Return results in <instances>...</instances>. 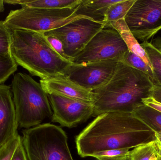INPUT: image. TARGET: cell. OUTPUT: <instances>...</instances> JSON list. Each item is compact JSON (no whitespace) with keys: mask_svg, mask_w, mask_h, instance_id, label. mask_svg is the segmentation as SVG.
I'll return each mask as SVG.
<instances>
[{"mask_svg":"<svg viewBox=\"0 0 161 160\" xmlns=\"http://www.w3.org/2000/svg\"><path fill=\"white\" fill-rule=\"evenodd\" d=\"M155 141V133L132 113H106L97 116L75 138L78 154L92 157L101 151L133 149Z\"/></svg>","mask_w":161,"mask_h":160,"instance_id":"obj_1","label":"cell"},{"mask_svg":"<svg viewBox=\"0 0 161 160\" xmlns=\"http://www.w3.org/2000/svg\"><path fill=\"white\" fill-rule=\"evenodd\" d=\"M154 84L143 72L120 61L110 80L92 91V116L109 112L132 113L152 97Z\"/></svg>","mask_w":161,"mask_h":160,"instance_id":"obj_2","label":"cell"},{"mask_svg":"<svg viewBox=\"0 0 161 160\" xmlns=\"http://www.w3.org/2000/svg\"><path fill=\"white\" fill-rule=\"evenodd\" d=\"M10 54L18 65L41 80L64 75L73 64L57 53L44 33L35 31H12Z\"/></svg>","mask_w":161,"mask_h":160,"instance_id":"obj_3","label":"cell"},{"mask_svg":"<svg viewBox=\"0 0 161 160\" xmlns=\"http://www.w3.org/2000/svg\"><path fill=\"white\" fill-rule=\"evenodd\" d=\"M19 127L25 129L41 125L53 116L48 94L40 83L26 73L19 72L11 85Z\"/></svg>","mask_w":161,"mask_h":160,"instance_id":"obj_4","label":"cell"},{"mask_svg":"<svg viewBox=\"0 0 161 160\" xmlns=\"http://www.w3.org/2000/svg\"><path fill=\"white\" fill-rule=\"evenodd\" d=\"M28 160H74L65 132L58 126L41 124L22 132Z\"/></svg>","mask_w":161,"mask_h":160,"instance_id":"obj_5","label":"cell"},{"mask_svg":"<svg viewBox=\"0 0 161 160\" xmlns=\"http://www.w3.org/2000/svg\"><path fill=\"white\" fill-rule=\"evenodd\" d=\"M76 10V8L49 9L22 7L11 10L4 22L7 27L12 31L27 30L44 33L76 20L88 18L77 15Z\"/></svg>","mask_w":161,"mask_h":160,"instance_id":"obj_6","label":"cell"},{"mask_svg":"<svg viewBox=\"0 0 161 160\" xmlns=\"http://www.w3.org/2000/svg\"><path fill=\"white\" fill-rule=\"evenodd\" d=\"M128 49L120 34L112 27H104L72 61L75 65L110 59L121 60Z\"/></svg>","mask_w":161,"mask_h":160,"instance_id":"obj_7","label":"cell"},{"mask_svg":"<svg viewBox=\"0 0 161 160\" xmlns=\"http://www.w3.org/2000/svg\"><path fill=\"white\" fill-rule=\"evenodd\" d=\"M124 19L136 39L148 41L161 30V0H136Z\"/></svg>","mask_w":161,"mask_h":160,"instance_id":"obj_8","label":"cell"},{"mask_svg":"<svg viewBox=\"0 0 161 160\" xmlns=\"http://www.w3.org/2000/svg\"><path fill=\"white\" fill-rule=\"evenodd\" d=\"M105 27L103 23L82 18L44 34L53 35L63 44L65 53L72 63L90 40Z\"/></svg>","mask_w":161,"mask_h":160,"instance_id":"obj_9","label":"cell"},{"mask_svg":"<svg viewBox=\"0 0 161 160\" xmlns=\"http://www.w3.org/2000/svg\"><path fill=\"white\" fill-rule=\"evenodd\" d=\"M119 62V59H110L81 65L73 64L64 75L83 88L93 91L110 80Z\"/></svg>","mask_w":161,"mask_h":160,"instance_id":"obj_10","label":"cell"},{"mask_svg":"<svg viewBox=\"0 0 161 160\" xmlns=\"http://www.w3.org/2000/svg\"><path fill=\"white\" fill-rule=\"evenodd\" d=\"M53 111L52 121L71 128L92 116V103L58 95H48Z\"/></svg>","mask_w":161,"mask_h":160,"instance_id":"obj_11","label":"cell"},{"mask_svg":"<svg viewBox=\"0 0 161 160\" xmlns=\"http://www.w3.org/2000/svg\"><path fill=\"white\" fill-rule=\"evenodd\" d=\"M40 84L47 94H53L93 103L92 91L83 88L65 75L41 80Z\"/></svg>","mask_w":161,"mask_h":160,"instance_id":"obj_12","label":"cell"},{"mask_svg":"<svg viewBox=\"0 0 161 160\" xmlns=\"http://www.w3.org/2000/svg\"><path fill=\"white\" fill-rule=\"evenodd\" d=\"M18 127L11 87L0 85V147L18 133Z\"/></svg>","mask_w":161,"mask_h":160,"instance_id":"obj_13","label":"cell"},{"mask_svg":"<svg viewBox=\"0 0 161 160\" xmlns=\"http://www.w3.org/2000/svg\"><path fill=\"white\" fill-rule=\"evenodd\" d=\"M119 1L82 0L76 7V14L88 17L94 21L103 23L108 8Z\"/></svg>","mask_w":161,"mask_h":160,"instance_id":"obj_14","label":"cell"},{"mask_svg":"<svg viewBox=\"0 0 161 160\" xmlns=\"http://www.w3.org/2000/svg\"><path fill=\"white\" fill-rule=\"evenodd\" d=\"M112 27L115 29L120 34L126 45L128 50L142 58L151 68L150 62L145 51L132 34L124 19L112 23L106 27Z\"/></svg>","mask_w":161,"mask_h":160,"instance_id":"obj_15","label":"cell"},{"mask_svg":"<svg viewBox=\"0 0 161 160\" xmlns=\"http://www.w3.org/2000/svg\"><path fill=\"white\" fill-rule=\"evenodd\" d=\"M4 1V0H3ZM82 0H5L8 4L20 5L22 7L38 8L49 9L75 8Z\"/></svg>","mask_w":161,"mask_h":160,"instance_id":"obj_16","label":"cell"},{"mask_svg":"<svg viewBox=\"0 0 161 160\" xmlns=\"http://www.w3.org/2000/svg\"><path fill=\"white\" fill-rule=\"evenodd\" d=\"M158 45L144 41L141 45L145 51L150 62L154 78V85L161 86V41Z\"/></svg>","mask_w":161,"mask_h":160,"instance_id":"obj_17","label":"cell"},{"mask_svg":"<svg viewBox=\"0 0 161 160\" xmlns=\"http://www.w3.org/2000/svg\"><path fill=\"white\" fill-rule=\"evenodd\" d=\"M132 114L153 132H161V112L144 104L135 109Z\"/></svg>","mask_w":161,"mask_h":160,"instance_id":"obj_18","label":"cell"},{"mask_svg":"<svg viewBox=\"0 0 161 160\" xmlns=\"http://www.w3.org/2000/svg\"><path fill=\"white\" fill-rule=\"evenodd\" d=\"M136 0H120L119 2L111 5L108 8L104 19L103 24L105 27L119 20L125 18L130 8Z\"/></svg>","mask_w":161,"mask_h":160,"instance_id":"obj_19","label":"cell"},{"mask_svg":"<svg viewBox=\"0 0 161 160\" xmlns=\"http://www.w3.org/2000/svg\"><path fill=\"white\" fill-rule=\"evenodd\" d=\"M159 156L155 141L139 146L130 150V160H157Z\"/></svg>","mask_w":161,"mask_h":160,"instance_id":"obj_20","label":"cell"},{"mask_svg":"<svg viewBox=\"0 0 161 160\" xmlns=\"http://www.w3.org/2000/svg\"><path fill=\"white\" fill-rule=\"evenodd\" d=\"M120 61L131 67L143 72L149 77L154 84L153 71L151 67L141 57L134 54L133 53L128 51L124 54Z\"/></svg>","mask_w":161,"mask_h":160,"instance_id":"obj_21","label":"cell"},{"mask_svg":"<svg viewBox=\"0 0 161 160\" xmlns=\"http://www.w3.org/2000/svg\"><path fill=\"white\" fill-rule=\"evenodd\" d=\"M11 54L0 55V85L3 84L18 69Z\"/></svg>","mask_w":161,"mask_h":160,"instance_id":"obj_22","label":"cell"},{"mask_svg":"<svg viewBox=\"0 0 161 160\" xmlns=\"http://www.w3.org/2000/svg\"><path fill=\"white\" fill-rule=\"evenodd\" d=\"M22 141V137L17 133L0 147V160H12L16 149Z\"/></svg>","mask_w":161,"mask_h":160,"instance_id":"obj_23","label":"cell"},{"mask_svg":"<svg viewBox=\"0 0 161 160\" xmlns=\"http://www.w3.org/2000/svg\"><path fill=\"white\" fill-rule=\"evenodd\" d=\"M12 31L7 27L4 21L0 20V55L10 54Z\"/></svg>","mask_w":161,"mask_h":160,"instance_id":"obj_24","label":"cell"},{"mask_svg":"<svg viewBox=\"0 0 161 160\" xmlns=\"http://www.w3.org/2000/svg\"><path fill=\"white\" fill-rule=\"evenodd\" d=\"M129 149H113L105 150L94 154L93 157L97 160H118L123 157L129 156Z\"/></svg>","mask_w":161,"mask_h":160,"instance_id":"obj_25","label":"cell"},{"mask_svg":"<svg viewBox=\"0 0 161 160\" xmlns=\"http://www.w3.org/2000/svg\"><path fill=\"white\" fill-rule=\"evenodd\" d=\"M44 34L46 36L47 40H48L54 50L57 53L59 54L62 58L65 60L71 62L69 57L65 53L63 44L61 41L53 35L46 34Z\"/></svg>","mask_w":161,"mask_h":160,"instance_id":"obj_26","label":"cell"},{"mask_svg":"<svg viewBox=\"0 0 161 160\" xmlns=\"http://www.w3.org/2000/svg\"><path fill=\"white\" fill-rule=\"evenodd\" d=\"M12 160H28L22 141L16 149Z\"/></svg>","mask_w":161,"mask_h":160,"instance_id":"obj_27","label":"cell"},{"mask_svg":"<svg viewBox=\"0 0 161 160\" xmlns=\"http://www.w3.org/2000/svg\"><path fill=\"white\" fill-rule=\"evenodd\" d=\"M145 105L151 107L161 112V103L156 101L152 97H149L143 100Z\"/></svg>","mask_w":161,"mask_h":160,"instance_id":"obj_28","label":"cell"},{"mask_svg":"<svg viewBox=\"0 0 161 160\" xmlns=\"http://www.w3.org/2000/svg\"><path fill=\"white\" fill-rule=\"evenodd\" d=\"M152 97L156 101L161 103V86L154 85Z\"/></svg>","mask_w":161,"mask_h":160,"instance_id":"obj_29","label":"cell"},{"mask_svg":"<svg viewBox=\"0 0 161 160\" xmlns=\"http://www.w3.org/2000/svg\"><path fill=\"white\" fill-rule=\"evenodd\" d=\"M155 133V142L158 150L159 153L161 154V132H154Z\"/></svg>","mask_w":161,"mask_h":160,"instance_id":"obj_30","label":"cell"},{"mask_svg":"<svg viewBox=\"0 0 161 160\" xmlns=\"http://www.w3.org/2000/svg\"><path fill=\"white\" fill-rule=\"evenodd\" d=\"M3 0H0V14L4 10V4Z\"/></svg>","mask_w":161,"mask_h":160,"instance_id":"obj_31","label":"cell"},{"mask_svg":"<svg viewBox=\"0 0 161 160\" xmlns=\"http://www.w3.org/2000/svg\"><path fill=\"white\" fill-rule=\"evenodd\" d=\"M118 160H130V156H125V157H123L119 159Z\"/></svg>","mask_w":161,"mask_h":160,"instance_id":"obj_32","label":"cell"},{"mask_svg":"<svg viewBox=\"0 0 161 160\" xmlns=\"http://www.w3.org/2000/svg\"><path fill=\"white\" fill-rule=\"evenodd\" d=\"M157 160H161V154H159V156Z\"/></svg>","mask_w":161,"mask_h":160,"instance_id":"obj_33","label":"cell"}]
</instances>
